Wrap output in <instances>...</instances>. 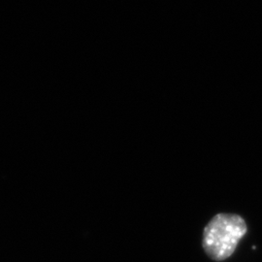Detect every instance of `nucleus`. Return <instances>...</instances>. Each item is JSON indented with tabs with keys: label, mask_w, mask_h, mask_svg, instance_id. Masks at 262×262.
Wrapping results in <instances>:
<instances>
[{
	"label": "nucleus",
	"mask_w": 262,
	"mask_h": 262,
	"mask_svg": "<svg viewBox=\"0 0 262 262\" xmlns=\"http://www.w3.org/2000/svg\"><path fill=\"white\" fill-rule=\"evenodd\" d=\"M247 232L248 226L241 215L230 213L216 214L203 230L202 248L212 260L224 261L234 253Z\"/></svg>",
	"instance_id": "obj_1"
}]
</instances>
